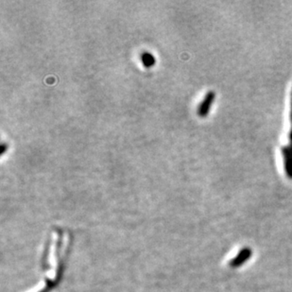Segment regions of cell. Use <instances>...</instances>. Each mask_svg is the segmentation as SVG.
Returning <instances> with one entry per match:
<instances>
[{
    "label": "cell",
    "mask_w": 292,
    "mask_h": 292,
    "mask_svg": "<svg viewBox=\"0 0 292 292\" xmlns=\"http://www.w3.org/2000/svg\"><path fill=\"white\" fill-rule=\"evenodd\" d=\"M291 122H292V128L289 135V145L284 147L282 149V155L284 157V169L286 175L289 179L292 180V102H291Z\"/></svg>",
    "instance_id": "cell-1"
},
{
    "label": "cell",
    "mask_w": 292,
    "mask_h": 292,
    "mask_svg": "<svg viewBox=\"0 0 292 292\" xmlns=\"http://www.w3.org/2000/svg\"><path fill=\"white\" fill-rule=\"evenodd\" d=\"M216 99V93L214 91H209L206 95L204 101L200 104L198 109V115L200 118H206Z\"/></svg>",
    "instance_id": "cell-3"
},
{
    "label": "cell",
    "mask_w": 292,
    "mask_h": 292,
    "mask_svg": "<svg viewBox=\"0 0 292 292\" xmlns=\"http://www.w3.org/2000/svg\"><path fill=\"white\" fill-rule=\"evenodd\" d=\"M252 256H253V250L249 247H245L241 249L236 258H233L230 261L229 265L233 269H238L241 266H243L249 259H251Z\"/></svg>",
    "instance_id": "cell-2"
},
{
    "label": "cell",
    "mask_w": 292,
    "mask_h": 292,
    "mask_svg": "<svg viewBox=\"0 0 292 292\" xmlns=\"http://www.w3.org/2000/svg\"><path fill=\"white\" fill-rule=\"evenodd\" d=\"M141 61L146 68H152L155 65V56L150 52H143L141 54Z\"/></svg>",
    "instance_id": "cell-4"
},
{
    "label": "cell",
    "mask_w": 292,
    "mask_h": 292,
    "mask_svg": "<svg viewBox=\"0 0 292 292\" xmlns=\"http://www.w3.org/2000/svg\"><path fill=\"white\" fill-rule=\"evenodd\" d=\"M49 292V290H48V289H44V290H42V291H41V292Z\"/></svg>",
    "instance_id": "cell-6"
},
{
    "label": "cell",
    "mask_w": 292,
    "mask_h": 292,
    "mask_svg": "<svg viewBox=\"0 0 292 292\" xmlns=\"http://www.w3.org/2000/svg\"><path fill=\"white\" fill-rule=\"evenodd\" d=\"M9 148V146H8V144L7 143H3L2 145H1V154L3 155L6 151H7V149Z\"/></svg>",
    "instance_id": "cell-5"
}]
</instances>
